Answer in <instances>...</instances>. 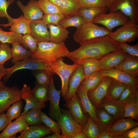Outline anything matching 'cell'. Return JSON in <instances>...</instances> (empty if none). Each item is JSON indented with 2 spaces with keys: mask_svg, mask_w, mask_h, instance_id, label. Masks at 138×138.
<instances>
[{
  "mask_svg": "<svg viewBox=\"0 0 138 138\" xmlns=\"http://www.w3.org/2000/svg\"><path fill=\"white\" fill-rule=\"evenodd\" d=\"M77 49L69 52L66 57L74 63L87 58L99 60L110 53L121 49L120 43L108 35L85 41Z\"/></svg>",
  "mask_w": 138,
  "mask_h": 138,
  "instance_id": "6da1fadb",
  "label": "cell"
},
{
  "mask_svg": "<svg viewBox=\"0 0 138 138\" xmlns=\"http://www.w3.org/2000/svg\"><path fill=\"white\" fill-rule=\"evenodd\" d=\"M38 49L31 58L39 60L48 66L58 59L66 57L69 51L64 42H38Z\"/></svg>",
  "mask_w": 138,
  "mask_h": 138,
  "instance_id": "7a4b0ae2",
  "label": "cell"
},
{
  "mask_svg": "<svg viewBox=\"0 0 138 138\" xmlns=\"http://www.w3.org/2000/svg\"><path fill=\"white\" fill-rule=\"evenodd\" d=\"M63 60L62 57L59 58L48 67L52 72L60 77L62 82L61 95L64 99L68 91L69 78L78 64L74 63L72 65L67 64L64 62Z\"/></svg>",
  "mask_w": 138,
  "mask_h": 138,
  "instance_id": "3957f363",
  "label": "cell"
},
{
  "mask_svg": "<svg viewBox=\"0 0 138 138\" xmlns=\"http://www.w3.org/2000/svg\"><path fill=\"white\" fill-rule=\"evenodd\" d=\"M77 28L73 37L74 41L80 45L85 41L108 35L111 32L106 27L99 26L93 22H85Z\"/></svg>",
  "mask_w": 138,
  "mask_h": 138,
  "instance_id": "277c9868",
  "label": "cell"
},
{
  "mask_svg": "<svg viewBox=\"0 0 138 138\" xmlns=\"http://www.w3.org/2000/svg\"><path fill=\"white\" fill-rule=\"evenodd\" d=\"M130 20L129 17L119 11L108 14L101 13L94 18L92 22L104 26L111 32L114 28L122 25Z\"/></svg>",
  "mask_w": 138,
  "mask_h": 138,
  "instance_id": "5b68a950",
  "label": "cell"
},
{
  "mask_svg": "<svg viewBox=\"0 0 138 138\" xmlns=\"http://www.w3.org/2000/svg\"><path fill=\"white\" fill-rule=\"evenodd\" d=\"M61 113L58 121L61 131V135L68 138L71 134L83 131L84 126L78 123L73 117L68 109L61 108Z\"/></svg>",
  "mask_w": 138,
  "mask_h": 138,
  "instance_id": "8992f818",
  "label": "cell"
},
{
  "mask_svg": "<svg viewBox=\"0 0 138 138\" xmlns=\"http://www.w3.org/2000/svg\"><path fill=\"white\" fill-rule=\"evenodd\" d=\"M108 35L120 43L131 42L138 36V25L130 20Z\"/></svg>",
  "mask_w": 138,
  "mask_h": 138,
  "instance_id": "52a82bcc",
  "label": "cell"
},
{
  "mask_svg": "<svg viewBox=\"0 0 138 138\" xmlns=\"http://www.w3.org/2000/svg\"><path fill=\"white\" fill-rule=\"evenodd\" d=\"M23 69L33 71L43 70L55 74L47 66L39 60L30 57L18 62L14 64L12 66L6 68L7 74L3 77L4 80L6 82L14 73Z\"/></svg>",
  "mask_w": 138,
  "mask_h": 138,
  "instance_id": "ba28073f",
  "label": "cell"
},
{
  "mask_svg": "<svg viewBox=\"0 0 138 138\" xmlns=\"http://www.w3.org/2000/svg\"><path fill=\"white\" fill-rule=\"evenodd\" d=\"M135 0H116L109 9L110 13L120 11L138 24V6Z\"/></svg>",
  "mask_w": 138,
  "mask_h": 138,
  "instance_id": "9c48e42d",
  "label": "cell"
},
{
  "mask_svg": "<svg viewBox=\"0 0 138 138\" xmlns=\"http://www.w3.org/2000/svg\"><path fill=\"white\" fill-rule=\"evenodd\" d=\"M21 99V91L15 86H5L0 90V114L7 110L11 104Z\"/></svg>",
  "mask_w": 138,
  "mask_h": 138,
  "instance_id": "30bf717a",
  "label": "cell"
},
{
  "mask_svg": "<svg viewBox=\"0 0 138 138\" xmlns=\"http://www.w3.org/2000/svg\"><path fill=\"white\" fill-rule=\"evenodd\" d=\"M61 92L57 90L55 86L52 76L49 85L48 100L50 102L49 115L50 118L57 122L61 113L59 103Z\"/></svg>",
  "mask_w": 138,
  "mask_h": 138,
  "instance_id": "8fae6325",
  "label": "cell"
},
{
  "mask_svg": "<svg viewBox=\"0 0 138 138\" xmlns=\"http://www.w3.org/2000/svg\"><path fill=\"white\" fill-rule=\"evenodd\" d=\"M112 79L109 76H103L96 88L87 92V96L95 109L99 107L101 101L106 96Z\"/></svg>",
  "mask_w": 138,
  "mask_h": 138,
  "instance_id": "7c38bea8",
  "label": "cell"
},
{
  "mask_svg": "<svg viewBox=\"0 0 138 138\" xmlns=\"http://www.w3.org/2000/svg\"><path fill=\"white\" fill-rule=\"evenodd\" d=\"M66 101L64 106L69 110L76 121L84 126L87 122L89 115L84 112L77 94L76 93Z\"/></svg>",
  "mask_w": 138,
  "mask_h": 138,
  "instance_id": "4fadbf2b",
  "label": "cell"
},
{
  "mask_svg": "<svg viewBox=\"0 0 138 138\" xmlns=\"http://www.w3.org/2000/svg\"><path fill=\"white\" fill-rule=\"evenodd\" d=\"M125 104L118 99L105 96L101 101L99 107L104 109L112 116L116 120L123 118Z\"/></svg>",
  "mask_w": 138,
  "mask_h": 138,
  "instance_id": "5bb4252c",
  "label": "cell"
},
{
  "mask_svg": "<svg viewBox=\"0 0 138 138\" xmlns=\"http://www.w3.org/2000/svg\"><path fill=\"white\" fill-rule=\"evenodd\" d=\"M102 76H108L129 85L138 87V77H134L116 68L100 69Z\"/></svg>",
  "mask_w": 138,
  "mask_h": 138,
  "instance_id": "9a60e30c",
  "label": "cell"
},
{
  "mask_svg": "<svg viewBox=\"0 0 138 138\" xmlns=\"http://www.w3.org/2000/svg\"><path fill=\"white\" fill-rule=\"evenodd\" d=\"M37 0H30L26 5H24L20 0L16 2L17 5L23 12L25 18L31 22L42 19L43 13L38 4Z\"/></svg>",
  "mask_w": 138,
  "mask_h": 138,
  "instance_id": "2e32d148",
  "label": "cell"
},
{
  "mask_svg": "<svg viewBox=\"0 0 138 138\" xmlns=\"http://www.w3.org/2000/svg\"><path fill=\"white\" fill-rule=\"evenodd\" d=\"M138 125L137 121L131 118H122L113 123L107 132L113 138H117L129 129Z\"/></svg>",
  "mask_w": 138,
  "mask_h": 138,
  "instance_id": "e0dca14e",
  "label": "cell"
},
{
  "mask_svg": "<svg viewBox=\"0 0 138 138\" xmlns=\"http://www.w3.org/2000/svg\"><path fill=\"white\" fill-rule=\"evenodd\" d=\"M78 64L77 67L69 78L68 83L67 93L64 99L66 101L76 94L80 84L85 77L82 66Z\"/></svg>",
  "mask_w": 138,
  "mask_h": 138,
  "instance_id": "ac0fdd59",
  "label": "cell"
},
{
  "mask_svg": "<svg viewBox=\"0 0 138 138\" xmlns=\"http://www.w3.org/2000/svg\"><path fill=\"white\" fill-rule=\"evenodd\" d=\"M128 54L121 49L110 53L99 60L100 69L116 68Z\"/></svg>",
  "mask_w": 138,
  "mask_h": 138,
  "instance_id": "d6986e66",
  "label": "cell"
},
{
  "mask_svg": "<svg viewBox=\"0 0 138 138\" xmlns=\"http://www.w3.org/2000/svg\"><path fill=\"white\" fill-rule=\"evenodd\" d=\"M29 126L23 115H21L14 122L8 123L0 134V138H16L15 135L16 133L25 130Z\"/></svg>",
  "mask_w": 138,
  "mask_h": 138,
  "instance_id": "ffe728a7",
  "label": "cell"
},
{
  "mask_svg": "<svg viewBox=\"0 0 138 138\" xmlns=\"http://www.w3.org/2000/svg\"><path fill=\"white\" fill-rule=\"evenodd\" d=\"M31 34L38 42L51 41L49 31L47 25L42 19L30 22Z\"/></svg>",
  "mask_w": 138,
  "mask_h": 138,
  "instance_id": "44dd1931",
  "label": "cell"
},
{
  "mask_svg": "<svg viewBox=\"0 0 138 138\" xmlns=\"http://www.w3.org/2000/svg\"><path fill=\"white\" fill-rule=\"evenodd\" d=\"M31 90L30 87L26 84L23 85L21 90V99H24L26 102L24 111L21 115L32 109L39 108L42 109L47 106L45 103L40 102L35 98L32 94Z\"/></svg>",
  "mask_w": 138,
  "mask_h": 138,
  "instance_id": "7402d4cb",
  "label": "cell"
},
{
  "mask_svg": "<svg viewBox=\"0 0 138 138\" xmlns=\"http://www.w3.org/2000/svg\"><path fill=\"white\" fill-rule=\"evenodd\" d=\"M20 134L17 138H41L53 133L45 125H39L29 126L27 129L20 132Z\"/></svg>",
  "mask_w": 138,
  "mask_h": 138,
  "instance_id": "603a6c76",
  "label": "cell"
},
{
  "mask_svg": "<svg viewBox=\"0 0 138 138\" xmlns=\"http://www.w3.org/2000/svg\"><path fill=\"white\" fill-rule=\"evenodd\" d=\"M62 10L65 18L77 15L80 8L78 0H50Z\"/></svg>",
  "mask_w": 138,
  "mask_h": 138,
  "instance_id": "cb8c5ba5",
  "label": "cell"
},
{
  "mask_svg": "<svg viewBox=\"0 0 138 138\" xmlns=\"http://www.w3.org/2000/svg\"><path fill=\"white\" fill-rule=\"evenodd\" d=\"M95 111L100 133L107 132L116 120L112 116L102 108L99 107L95 109Z\"/></svg>",
  "mask_w": 138,
  "mask_h": 138,
  "instance_id": "d4e9b609",
  "label": "cell"
},
{
  "mask_svg": "<svg viewBox=\"0 0 138 138\" xmlns=\"http://www.w3.org/2000/svg\"><path fill=\"white\" fill-rule=\"evenodd\" d=\"M135 77L138 76V58L128 54L116 68Z\"/></svg>",
  "mask_w": 138,
  "mask_h": 138,
  "instance_id": "484cf974",
  "label": "cell"
},
{
  "mask_svg": "<svg viewBox=\"0 0 138 138\" xmlns=\"http://www.w3.org/2000/svg\"><path fill=\"white\" fill-rule=\"evenodd\" d=\"M47 26L50 30L51 41L62 43L68 37L69 31L60 25L50 24L47 25Z\"/></svg>",
  "mask_w": 138,
  "mask_h": 138,
  "instance_id": "4316f807",
  "label": "cell"
},
{
  "mask_svg": "<svg viewBox=\"0 0 138 138\" xmlns=\"http://www.w3.org/2000/svg\"><path fill=\"white\" fill-rule=\"evenodd\" d=\"M76 93L79 97L81 105L84 113L90 116L98 124L95 109L89 99L87 92L82 90L78 87Z\"/></svg>",
  "mask_w": 138,
  "mask_h": 138,
  "instance_id": "83f0119b",
  "label": "cell"
},
{
  "mask_svg": "<svg viewBox=\"0 0 138 138\" xmlns=\"http://www.w3.org/2000/svg\"><path fill=\"white\" fill-rule=\"evenodd\" d=\"M103 76L98 71L85 77L79 87L82 91L87 92L96 88Z\"/></svg>",
  "mask_w": 138,
  "mask_h": 138,
  "instance_id": "f1b7e54d",
  "label": "cell"
},
{
  "mask_svg": "<svg viewBox=\"0 0 138 138\" xmlns=\"http://www.w3.org/2000/svg\"><path fill=\"white\" fill-rule=\"evenodd\" d=\"M30 22L22 15L17 19H14L9 29L10 31L19 34H31Z\"/></svg>",
  "mask_w": 138,
  "mask_h": 138,
  "instance_id": "f546056e",
  "label": "cell"
},
{
  "mask_svg": "<svg viewBox=\"0 0 138 138\" xmlns=\"http://www.w3.org/2000/svg\"><path fill=\"white\" fill-rule=\"evenodd\" d=\"M11 48L12 54L11 61L15 64L21 60H25L31 57L32 54L28 50L25 48L19 43L11 44Z\"/></svg>",
  "mask_w": 138,
  "mask_h": 138,
  "instance_id": "4dcf8cb0",
  "label": "cell"
},
{
  "mask_svg": "<svg viewBox=\"0 0 138 138\" xmlns=\"http://www.w3.org/2000/svg\"><path fill=\"white\" fill-rule=\"evenodd\" d=\"M77 64L82 65L85 77L100 70L99 60L94 58H87L79 61Z\"/></svg>",
  "mask_w": 138,
  "mask_h": 138,
  "instance_id": "1f68e13d",
  "label": "cell"
},
{
  "mask_svg": "<svg viewBox=\"0 0 138 138\" xmlns=\"http://www.w3.org/2000/svg\"><path fill=\"white\" fill-rule=\"evenodd\" d=\"M108 9L107 8L80 7L77 15H80L85 22H91L97 16L101 13H106Z\"/></svg>",
  "mask_w": 138,
  "mask_h": 138,
  "instance_id": "d6a6232c",
  "label": "cell"
},
{
  "mask_svg": "<svg viewBox=\"0 0 138 138\" xmlns=\"http://www.w3.org/2000/svg\"><path fill=\"white\" fill-rule=\"evenodd\" d=\"M128 85L112 79L108 87L105 96L118 99L123 91Z\"/></svg>",
  "mask_w": 138,
  "mask_h": 138,
  "instance_id": "836d02e7",
  "label": "cell"
},
{
  "mask_svg": "<svg viewBox=\"0 0 138 138\" xmlns=\"http://www.w3.org/2000/svg\"><path fill=\"white\" fill-rule=\"evenodd\" d=\"M118 100L125 104L138 102V87L128 85Z\"/></svg>",
  "mask_w": 138,
  "mask_h": 138,
  "instance_id": "e575fe53",
  "label": "cell"
},
{
  "mask_svg": "<svg viewBox=\"0 0 138 138\" xmlns=\"http://www.w3.org/2000/svg\"><path fill=\"white\" fill-rule=\"evenodd\" d=\"M37 3L43 14L64 15L61 9L50 0H38Z\"/></svg>",
  "mask_w": 138,
  "mask_h": 138,
  "instance_id": "d590c367",
  "label": "cell"
},
{
  "mask_svg": "<svg viewBox=\"0 0 138 138\" xmlns=\"http://www.w3.org/2000/svg\"><path fill=\"white\" fill-rule=\"evenodd\" d=\"M41 109L39 108H32L22 115L25 120L29 125L42 124L40 115Z\"/></svg>",
  "mask_w": 138,
  "mask_h": 138,
  "instance_id": "8d00e7d4",
  "label": "cell"
},
{
  "mask_svg": "<svg viewBox=\"0 0 138 138\" xmlns=\"http://www.w3.org/2000/svg\"><path fill=\"white\" fill-rule=\"evenodd\" d=\"M49 86L39 84L35 83L34 87L31 90L34 97L39 102L45 103L48 100Z\"/></svg>",
  "mask_w": 138,
  "mask_h": 138,
  "instance_id": "74e56055",
  "label": "cell"
},
{
  "mask_svg": "<svg viewBox=\"0 0 138 138\" xmlns=\"http://www.w3.org/2000/svg\"><path fill=\"white\" fill-rule=\"evenodd\" d=\"M21 34L10 31H4L0 28V41L2 43H22Z\"/></svg>",
  "mask_w": 138,
  "mask_h": 138,
  "instance_id": "f35d334b",
  "label": "cell"
},
{
  "mask_svg": "<svg viewBox=\"0 0 138 138\" xmlns=\"http://www.w3.org/2000/svg\"><path fill=\"white\" fill-rule=\"evenodd\" d=\"M83 131L87 138H98L100 133L99 128L98 124L89 116L86 123L84 126Z\"/></svg>",
  "mask_w": 138,
  "mask_h": 138,
  "instance_id": "ab89813d",
  "label": "cell"
},
{
  "mask_svg": "<svg viewBox=\"0 0 138 138\" xmlns=\"http://www.w3.org/2000/svg\"><path fill=\"white\" fill-rule=\"evenodd\" d=\"M23 105L22 100L21 99L13 103L8 108L5 114L8 119L9 123L14 119H16L21 116V111Z\"/></svg>",
  "mask_w": 138,
  "mask_h": 138,
  "instance_id": "60d3db41",
  "label": "cell"
},
{
  "mask_svg": "<svg viewBox=\"0 0 138 138\" xmlns=\"http://www.w3.org/2000/svg\"><path fill=\"white\" fill-rule=\"evenodd\" d=\"M85 22L80 15H77L70 17L65 18L60 21L59 24L66 29L72 26L77 28Z\"/></svg>",
  "mask_w": 138,
  "mask_h": 138,
  "instance_id": "b9f144b4",
  "label": "cell"
},
{
  "mask_svg": "<svg viewBox=\"0 0 138 138\" xmlns=\"http://www.w3.org/2000/svg\"><path fill=\"white\" fill-rule=\"evenodd\" d=\"M33 75L36 78V83L41 85L49 86L53 75V73L43 70L34 71Z\"/></svg>",
  "mask_w": 138,
  "mask_h": 138,
  "instance_id": "7bdbcfd3",
  "label": "cell"
},
{
  "mask_svg": "<svg viewBox=\"0 0 138 138\" xmlns=\"http://www.w3.org/2000/svg\"><path fill=\"white\" fill-rule=\"evenodd\" d=\"M22 46L29 51L32 54L34 53L38 49V41L34 38L30 34H26L22 37Z\"/></svg>",
  "mask_w": 138,
  "mask_h": 138,
  "instance_id": "ee69618b",
  "label": "cell"
},
{
  "mask_svg": "<svg viewBox=\"0 0 138 138\" xmlns=\"http://www.w3.org/2000/svg\"><path fill=\"white\" fill-rule=\"evenodd\" d=\"M40 115L42 123L50 129L53 133L61 134V131L57 122L48 117L43 112H41Z\"/></svg>",
  "mask_w": 138,
  "mask_h": 138,
  "instance_id": "f6af8a7d",
  "label": "cell"
},
{
  "mask_svg": "<svg viewBox=\"0 0 138 138\" xmlns=\"http://www.w3.org/2000/svg\"><path fill=\"white\" fill-rule=\"evenodd\" d=\"M131 118L137 121L138 119V102L126 104L123 118Z\"/></svg>",
  "mask_w": 138,
  "mask_h": 138,
  "instance_id": "bcb514c9",
  "label": "cell"
},
{
  "mask_svg": "<svg viewBox=\"0 0 138 138\" xmlns=\"http://www.w3.org/2000/svg\"><path fill=\"white\" fill-rule=\"evenodd\" d=\"M80 7L107 8L104 0H78Z\"/></svg>",
  "mask_w": 138,
  "mask_h": 138,
  "instance_id": "7dc6e473",
  "label": "cell"
},
{
  "mask_svg": "<svg viewBox=\"0 0 138 138\" xmlns=\"http://www.w3.org/2000/svg\"><path fill=\"white\" fill-rule=\"evenodd\" d=\"M12 58L11 48L9 43H2L0 45V64L4 65L6 61Z\"/></svg>",
  "mask_w": 138,
  "mask_h": 138,
  "instance_id": "c3c4849f",
  "label": "cell"
},
{
  "mask_svg": "<svg viewBox=\"0 0 138 138\" xmlns=\"http://www.w3.org/2000/svg\"><path fill=\"white\" fill-rule=\"evenodd\" d=\"M9 6L8 1L6 0H0V18H6L8 21V24L2 25L5 27L10 26L14 19L10 17L7 13V9Z\"/></svg>",
  "mask_w": 138,
  "mask_h": 138,
  "instance_id": "681fc988",
  "label": "cell"
},
{
  "mask_svg": "<svg viewBox=\"0 0 138 138\" xmlns=\"http://www.w3.org/2000/svg\"><path fill=\"white\" fill-rule=\"evenodd\" d=\"M65 18L63 15L44 14L42 20L47 25L50 24H58Z\"/></svg>",
  "mask_w": 138,
  "mask_h": 138,
  "instance_id": "f907efd6",
  "label": "cell"
},
{
  "mask_svg": "<svg viewBox=\"0 0 138 138\" xmlns=\"http://www.w3.org/2000/svg\"><path fill=\"white\" fill-rule=\"evenodd\" d=\"M121 49L124 52L133 56L138 57V43L133 45H129L126 43H120Z\"/></svg>",
  "mask_w": 138,
  "mask_h": 138,
  "instance_id": "816d5d0a",
  "label": "cell"
},
{
  "mask_svg": "<svg viewBox=\"0 0 138 138\" xmlns=\"http://www.w3.org/2000/svg\"><path fill=\"white\" fill-rule=\"evenodd\" d=\"M138 125L132 128L118 136L117 138H138Z\"/></svg>",
  "mask_w": 138,
  "mask_h": 138,
  "instance_id": "f5cc1de1",
  "label": "cell"
},
{
  "mask_svg": "<svg viewBox=\"0 0 138 138\" xmlns=\"http://www.w3.org/2000/svg\"><path fill=\"white\" fill-rule=\"evenodd\" d=\"M8 123V119L5 114H0V132L4 130Z\"/></svg>",
  "mask_w": 138,
  "mask_h": 138,
  "instance_id": "db71d44e",
  "label": "cell"
},
{
  "mask_svg": "<svg viewBox=\"0 0 138 138\" xmlns=\"http://www.w3.org/2000/svg\"><path fill=\"white\" fill-rule=\"evenodd\" d=\"M68 138H87V137L82 131L73 133L70 135Z\"/></svg>",
  "mask_w": 138,
  "mask_h": 138,
  "instance_id": "11a10c76",
  "label": "cell"
},
{
  "mask_svg": "<svg viewBox=\"0 0 138 138\" xmlns=\"http://www.w3.org/2000/svg\"><path fill=\"white\" fill-rule=\"evenodd\" d=\"M7 74L6 68L4 67L3 65L0 64V82L2 78Z\"/></svg>",
  "mask_w": 138,
  "mask_h": 138,
  "instance_id": "9f6ffc18",
  "label": "cell"
},
{
  "mask_svg": "<svg viewBox=\"0 0 138 138\" xmlns=\"http://www.w3.org/2000/svg\"><path fill=\"white\" fill-rule=\"evenodd\" d=\"M98 138H113L108 132H103L100 133Z\"/></svg>",
  "mask_w": 138,
  "mask_h": 138,
  "instance_id": "6f0895ef",
  "label": "cell"
},
{
  "mask_svg": "<svg viewBox=\"0 0 138 138\" xmlns=\"http://www.w3.org/2000/svg\"><path fill=\"white\" fill-rule=\"evenodd\" d=\"M44 138H64L60 134L54 133L51 135H48L43 137Z\"/></svg>",
  "mask_w": 138,
  "mask_h": 138,
  "instance_id": "680465c9",
  "label": "cell"
},
{
  "mask_svg": "<svg viewBox=\"0 0 138 138\" xmlns=\"http://www.w3.org/2000/svg\"><path fill=\"white\" fill-rule=\"evenodd\" d=\"M107 4V7L109 9L112 4L116 0H104Z\"/></svg>",
  "mask_w": 138,
  "mask_h": 138,
  "instance_id": "91938a15",
  "label": "cell"
},
{
  "mask_svg": "<svg viewBox=\"0 0 138 138\" xmlns=\"http://www.w3.org/2000/svg\"><path fill=\"white\" fill-rule=\"evenodd\" d=\"M5 86L4 83L2 81H1L0 82V90Z\"/></svg>",
  "mask_w": 138,
  "mask_h": 138,
  "instance_id": "94428289",
  "label": "cell"
},
{
  "mask_svg": "<svg viewBox=\"0 0 138 138\" xmlns=\"http://www.w3.org/2000/svg\"><path fill=\"white\" fill-rule=\"evenodd\" d=\"M15 0H8V2L9 5L13 4L15 1Z\"/></svg>",
  "mask_w": 138,
  "mask_h": 138,
  "instance_id": "6125c7cd",
  "label": "cell"
},
{
  "mask_svg": "<svg viewBox=\"0 0 138 138\" xmlns=\"http://www.w3.org/2000/svg\"><path fill=\"white\" fill-rule=\"evenodd\" d=\"M136 4L138 5V0H135Z\"/></svg>",
  "mask_w": 138,
  "mask_h": 138,
  "instance_id": "be15d7a7",
  "label": "cell"
},
{
  "mask_svg": "<svg viewBox=\"0 0 138 138\" xmlns=\"http://www.w3.org/2000/svg\"><path fill=\"white\" fill-rule=\"evenodd\" d=\"M1 44V43L0 42V45Z\"/></svg>",
  "mask_w": 138,
  "mask_h": 138,
  "instance_id": "e7e4bbea",
  "label": "cell"
}]
</instances>
